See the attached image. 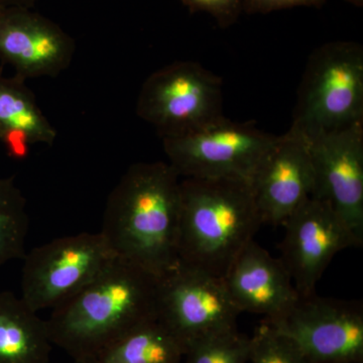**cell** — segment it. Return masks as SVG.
<instances>
[{
    "mask_svg": "<svg viewBox=\"0 0 363 363\" xmlns=\"http://www.w3.org/2000/svg\"><path fill=\"white\" fill-rule=\"evenodd\" d=\"M180 179L169 162H136L105 206L100 233L112 252L159 278L179 262Z\"/></svg>",
    "mask_w": 363,
    "mask_h": 363,
    "instance_id": "6da1fadb",
    "label": "cell"
},
{
    "mask_svg": "<svg viewBox=\"0 0 363 363\" xmlns=\"http://www.w3.org/2000/svg\"><path fill=\"white\" fill-rule=\"evenodd\" d=\"M159 277L117 257L96 279L52 309V344L74 360L93 359L117 339L157 319Z\"/></svg>",
    "mask_w": 363,
    "mask_h": 363,
    "instance_id": "7a4b0ae2",
    "label": "cell"
},
{
    "mask_svg": "<svg viewBox=\"0 0 363 363\" xmlns=\"http://www.w3.org/2000/svg\"><path fill=\"white\" fill-rule=\"evenodd\" d=\"M262 225L250 184L223 179L181 180L180 264L224 278Z\"/></svg>",
    "mask_w": 363,
    "mask_h": 363,
    "instance_id": "3957f363",
    "label": "cell"
},
{
    "mask_svg": "<svg viewBox=\"0 0 363 363\" xmlns=\"http://www.w3.org/2000/svg\"><path fill=\"white\" fill-rule=\"evenodd\" d=\"M363 121V48L331 42L313 52L298 91L292 128L313 138Z\"/></svg>",
    "mask_w": 363,
    "mask_h": 363,
    "instance_id": "277c9868",
    "label": "cell"
},
{
    "mask_svg": "<svg viewBox=\"0 0 363 363\" xmlns=\"http://www.w3.org/2000/svg\"><path fill=\"white\" fill-rule=\"evenodd\" d=\"M278 135L225 116L185 135L162 138L181 178L223 179L252 185Z\"/></svg>",
    "mask_w": 363,
    "mask_h": 363,
    "instance_id": "5b68a950",
    "label": "cell"
},
{
    "mask_svg": "<svg viewBox=\"0 0 363 363\" xmlns=\"http://www.w3.org/2000/svg\"><path fill=\"white\" fill-rule=\"evenodd\" d=\"M136 114L162 138L199 130L224 116L221 78L195 62L169 64L143 83Z\"/></svg>",
    "mask_w": 363,
    "mask_h": 363,
    "instance_id": "8992f818",
    "label": "cell"
},
{
    "mask_svg": "<svg viewBox=\"0 0 363 363\" xmlns=\"http://www.w3.org/2000/svg\"><path fill=\"white\" fill-rule=\"evenodd\" d=\"M116 257L100 233L49 241L26 253L21 298L33 311L54 309L96 279Z\"/></svg>",
    "mask_w": 363,
    "mask_h": 363,
    "instance_id": "52a82bcc",
    "label": "cell"
},
{
    "mask_svg": "<svg viewBox=\"0 0 363 363\" xmlns=\"http://www.w3.org/2000/svg\"><path fill=\"white\" fill-rule=\"evenodd\" d=\"M241 314L223 278L178 264L160 278L157 320L182 344L238 330Z\"/></svg>",
    "mask_w": 363,
    "mask_h": 363,
    "instance_id": "ba28073f",
    "label": "cell"
},
{
    "mask_svg": "<svg viewBox=\"0 0 363 363\" xmlns=\"http://www.w3.org/2000/svg\"><path fill=\"white\" fill-rule=\"evenodd\" d=\"M297 344L309 363H363V304L359 300L298 298L285 316L264 321Z\"/></svg>",
    "mask_w": 363,
    "mask_h": 363,
    "instance_id": "9c48e42d",
    "label": "cell"
},
{
    "mask_svg": "<svg viewBox=\"0 0 363 363\" xmlns=\"http://www.w3.org/2000/svg\"><path fill=\"white\" fill-rule=\"evenodd\" d=\"M281 255L300 297L316 293L318 281L333 257L358 247L354 236L334 208L324 200H306L285 223Z\"/></svg>",
    "mask_w": 363,
    "mask_h": 363,
    "instance_id": "30bf717a",
    "label": "cell"
},
{
    "mask_svg": "<svg viewBox=\"0 0 363 363\" xmlns=\"http://www.w3.org/2000/svg\"><path fill=\"white\" fill-rule=\"evenodd\" d=\"M315 188L363 243V121L308 138Z\"/></svg>",
    "mask_w": 363,
    "mask_h": 363,
    "instance_id": "8fae6325",
    "label": "cell"
},
{
    "mask_svg": "<svg viewBox=\"0 0 363 363\" xmlns=\"http://www.w3.org/2000/svg\"><path fill=\"white\" fill-rule=\"evenodd\" d=\"M75 52V40L33 9H0V60L13 67L16 77H57L70 67Z\"/></svg>",
    "mask_w": 363,
    "mask_h": 363,
    "instance_id": "7c38bea8",
    "label": "cell"
},
{
    "mask_svg": "<svg viewBox=\"0 0 363 363\" xmlns=\"http://www.w3.org/2000/svg\"><path fill=\"white\" fill-rule=\"evenodd\" d=\"M252 188L262 224L283 225L314 193L307 136L292 126L285 135H279Z\"/></svg>",
    "mask_w": 363,
    "mask_h": 363,
    "instance_id": "4fadbf2b",
    "label": "cell"
},
{
    "mask_svg": "<svg viewBox=\"0 0 363 363\" xmlns=\"http://www.w3.org/2000/svg\"><path fill=\"white\" fill-rule=\"evenodd\" d=\"M223 281L241 313L262 315L264 321L285 316L300 298L281 260L255 240L234 260Z\"/></svg>",
    "mask_w": 363,
    "mask_h": 363,
    "instance_id": "5bb4252c",
    "label": "cell"
},
{
    "mask_svg": "<svg viewBox=\"0 0 363 363\" xmlns=\"http://www.w3.org/2000/svg\"><path fill=\"white\" fill-rule=\"evenodd\" d=\"M57 135L26 81L0 76V143L7 154L25 159L33 145H52Z\"/></svg>",
    "mask_w": 363,
    "mask_h": 363,
    "instance_id": "9a60e30c",
    "label": "cell"
},
{
    "mask_svg": "<svg viewBox=\"0 0 363 363\" xmlns=\"http://www.w3.org/2000/svg\"><path fill=\"white\" fill-rule=\"evenodd\" d=\"M51 346L45 320L23 298L0 293V363H49Z\"/></svg>",
    "mask_w": 363,
    "mask_h": 363,
    "instance_id": "2e32d148",
    "label": "cell"
},
{
    "mask_svg": "<svg viewBox=\"0 0 363 363\" xmlns=\"http://www.w3.org/2000/svg\"><path fill=\"white\" fill-rule=\"evenodd\" d=\"M185 347L159 321L140 325L107 346L94 363H180Z\"/></svg>",
    "mask_w": 363,
    "mask_h": 363,
    "instance_id": "e0dca14e",
    "label": "cell"
},
{
    "mask_svg": "<svg viewBox=\"0 0 363 363\" xmlns=\"http://www.w3.org/2000/svg\"><path fill=\"white\" fill-rule=\"evenodd\" d=\"M28 225L26 200L13 177L0 178V267L25 257Z\"/></svg>",
    "mask_w": 363,
    "mask_h": 363,
    "instance_id": "ac0fdd59",
    "label": "cell"
},
{
    "mask_svg": "<svg viewBox=\"0 0 363 363\" xmlns=\"http://www.w3.org/2000/svg\"><path fill=\"white\" fill-rule=\"evenodd\" d=\"M250 337L240 331L208 336L189 344L187 363H250Z\"/></svg>",
    "mask_w": 363,
    "mask_h": 363,
    "instance_id": "d6986e66",
    "label": "cell"
},
{
    "mask_svg": "<svg viewBox=\"0 0 363 363\" xmlns=\"http://www.w3.org/2000/svg\"><path fill=\"white\" fill-rule=\"evenodd\" d=\"M250 363H309L292 339L266 322L250 337Z\"/></svg>",
    "mask_w": 363,
    "mask_h": 363,
    "instance_id": "ffe728a7",
    "label": "cell"
},
{
    "mask_svg": "<svg viewBox=\"0 0 363 363\" xmlns=\"http://www.w3.org/2000/svg\"><path fill=\"white\" fill-rule=\"evenodd\" d=\"M191 13H206L221 28L233 25L243 11L245 0H181Z\"/></svg>",
    "mask_w": 363,
    "mask_h": 363,
    "instance_id": "44dd1931",
    "label": "cell"
},
{
    "mask_svg": "<svg viewBox=\"0 0 363 363\" xmlns=\"http://www.w3.org/2000/svg\"><path fill=\"white\" fill-rule=\"evenodd\" d=\"M327 0H245L243 11L253 13H269L293 7H321Z\"/></svg>",
    "mask_w": 363,
    "mask_h": 363,
    "instance_id": "7402d4cb",
    "label": "cell"
},
{
    "mask_svg": "<svg viewBox=\"0 0 363 363\" xmlns=\"http://www.w3.org/2000/svg\"><path fill=\"white\" fill-rule=\"evenodd\" d=\"M40 0H0V9L11 6L28 7L33 9Z\"/></svg>",
    "mask_w": 363,
    "mask_h": 363,
    "instance_id": "603a6c76",
    "label": "cell"
},
{
    "mask_svg": "<svg viewBox=\"0 0 363 363\" xmlns=\"http://www.w3.org/2000/svg\"><path fill=\"white\" fill-rule=\"evenodd\" d=\"M348 4H352V6L357 7L363 6V0H345Z\"/></svg>",
    "mask_w": 363,
    "mask_h": 363,
    "instance_id": "cb8c5ba5",
    "label": "cell"
},
{
    "mask_svg": "<svg viewBox=\"0 0 363 363\" xmlns=\"http://www.w3.org/2000/svg\"><path fill=\"white\" fill-rule=\"evenodd\" d=\"M74 363H94L92 360H74Z\"/></svg>",
    "mask_w": 363,
    "mask_h": 363,
    "instance_id": "d4e9b609",
    "label": "cell"
}]
</instances>
